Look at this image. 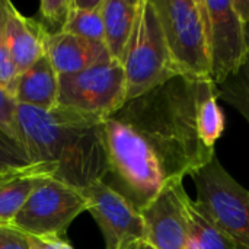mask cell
I'll use <instances>...</instances> for the list:
<instances>
[{"label":"cell","mask_w":249,"mask_h":249,"mask_svg":"<svg viewBox=\"0 0 249 249\" xmlns=\"http://www.w3.org/2000/svg\"><path fill=\"white\" fill-rule=\"evenodd\" d=\"M200 82L177 76L104 120L108 185L139 212L166 185L184 181L216 156L198 134Z\"/></svg>","instance_id":"1"},{"label":"cell","mask_w":249,"mask_h":249,"mask_svg":"<svg viewBox=\"0 0 249 249\" xmlns=\"http://www.w3.org/2000/svg\"><path fill=\"white\" fill-rule=\"evenodd\" d=\"M13 98L16 104L44 111L57 108L58 74L47 54L36 60L22 74H19Z\"/></svg>","instance_id":"14"},{"label":"cell","mask_w":249,"mask_h":249,"mask_svg":"<svg viewBox=\"0 0 249 249\" xmlns=\"http://www.w3.org/2000/svg\"><path fill=\"white\" fill-rule=\"evenodd\" d=\"M16 108H18L16 101L3 88H0V130L4 131L7 136H10L18 143H20L18 123H16Z\"/></svg>","instance_id":"23"},{"label":"cell","mask_w":249,"mask_h":249,"mask_svg":"<svg viewBox=\"0 0 249 249\" xmlns=\"http://www.w3.org/2000/svg\"><path fill=\"white\" fill-rule=\"evenodd\" d=\"M29 249H74L67 241L57 235L34 236L28 235Z\"/></svg>","instance_id":"25"},{"label":"cell","mask_w":249,"mask_h":249,"mask_svg":"<svg viewBox=\"0 0 249 249\" xmlns=\"http://www.w3.org/2000/svg\"><path fill=\"white\" fill-rule=\"evenodd\" d=\"M70 7L71 0H42L39 3V22L50 35L63 31Z\"/></svg>","instance_id":"21"},{"label":"cell","mask_w":249,"mask_h":249,"mask_svg":"<svg viewBox=\"0 0 249 249\" xmlns=\"http://www.w3.org/2000/svg\"><path fill=\"white\" fill-rule=\"evenodd\" d=\"M232 1H233V7L238 12V15L249 26V0H232Z\"/></svg>","instance_id":"26"},{"label":"cell","mask_w":249,"mask_h":249,"mask_svg":"<svg viewBox=\"0 0 249 249\" xmlns=\"http://www.w3.org/2000/svg\"><path fill=\"white\" fill-rule=\"evenodd\" d=\"M188 219V249H239L236 244L210 219V216L190 200Z\"/></svg>","instance_id":"17"},{"label":"cell","mask_w":249,"mask_h":249,"mask_svg":"<svg viewBox=\"0 0 249 249\" xmlns=\"http://www.w3.org/2000/svg\"><path fill=\"white\" fill-rule=\"evenodd\" d=\"M88 209L89 201L82 190L48 178L31 193L12 226L26 235L61 236Z\"/></svg>","instance_id":"7"},{"label":"cell","mask_w":249,"mask_h":249,"mask_svg":"<svg viewBox=\"0 0 249 249\" xmlns=\"http://www.w3.org/2000/svg\"><path fill=\"white\" fill-rule=\"evenodd\" d=\"M89 201L88 212L98 223L105 249H124L133 242L144 241L142 213L105 181L82 190Z\"/></svg>","instance_id":"9"},{"label":"cell","mask_w":249,"mask_h":249,"mask_svg":"<svg viewBox=\"0 0 249 249\" xmlns=\"http://www.w3.org/2000/svg\"><path fill=\"white\" fill-rule=\"evenodd\" d=\"M203 4L207 18L210 80L219 86L248 60V25L235 10L232 0H203Z\"/></svg>","instance_id":"8"},{"label":"cell","mask_w":249,"mask_h":249,"mask_svg":"<svg viewBox=\"0 0 249 249\" xmlns=\"http://www.w3.org/2000/svg\"><path fill=\"white\" fill-rule=\"evenodd\" d=\"M139 0H102L104 42L112 60L121 63L133 32Z\"/></svg>","instance_id":"15"},{"label":"cell","mask_w":249,"mask_h":249,"mask_svg":"<svg viewBox=\"0 0 249 249\" xmlns=\"http://www.w3.org/2000/svg\"><path fill=\"white\" fill-rule=\"evenodd\" d=\"M121 66L125 74L127 102L178 76L153 0H139L133 32Z\"/></svg>","instance_id":"3"},{"label":"cell","mask_w":249,"mask_h":249,"mask_svg":"<svg viewBox=\"0 0 249 249\" xmlns=\"http://www.w3.org/2000/svg\"><path fill=\"white\" fill-rule=\"evenodd\" d=\"M124 249H156L153 248L149 242H146V241H137V242H133V244H130L128 247H125Z\"/></svg>","instance_id":"27"},{"label":"cell","mask_w":249,"mask_h":249,"mask_svg":"<svg viewBox=\"0 0 249 249\" xmlns=\"http://www.w3.org/2000/svg\"><path fill=\"white\" fill-rule=\"evenodd\" d=\"M45 54L58 76L79 73L111 60L105 44L66 32L48 35Z\"/></svg>","instance_id":"12"},{"label":"cell","mask_w":249,"mask_h":249,"mask_svg":"<svg viewBox=\"0 0 249 249\" xmlns=\"http://www.w3.org/2000/svg\"><path fill=\"white\" fill-rule=\"evenodd\" d=\"M197 124L203 143L214 149L216 142L225 131V115L219 105L217 86L210 80H201L197 101Z\"/></svg>","instance_id":"16"},{"label":"cell","mask_w":249,"mask_h":249,"mask_svg":"<svg viewBox=\"0 0 249 249\" xmlns=\"http://www.w3.org/2000/svg\"><path fill=\"white\" fill-rule=\"evenodd\" d=\"M190 196L184 181L166 185L144 209V241L156 249H188L187 209Z\"/></svg>","instance_id":"10"},{"label":"cell","mask_w":249,"mask_h":249,"mask_svg":"<svg viewBox=\"0 0 249 249\" xmlns=\"http://www.w3.org/2000/svg\"><path fill=\"white\" fill-rule=\"evenodd\" d=\"M125 104V74L117 60L111 58L79 73L58 76L60 108L104 121Z\"/></svg>","instance_id":"6"},{"label":"cell","mask_w":249,"mask_h":249,"mask_svg":"<svg viewBox=\"0 0 249 249\" xmlns=\"http://www.w3.org/2000/svg\"><path fill=\"white\" fill-rule=\"evenodd\" d=\"M0 249H29L28 235L13 226H0Z\"/></svg>","instance_id":"24"},{"label":"cell","mask_w":249,"mask_h":249,"mask_svg":"<svg viewBox=\"0 0 249 249\" xmlns=\"http://www.w3.org/2000/svg\"><path fill=\"white\" fill-rule=\"evenodd\" d=\"M4 31L10 57L19 74L45 55L48 32L39 20L23 16L15 4L4 0Z\"/></svg>","instance_id":"11"},{"label":"cell","mask_w":249,"mask_h":249,"mask_svg":"<svg viewBox=\"0 0 249 249\" xmlns=\"http://www.w3.org/2000/svg\"><path fill=\"white\" fill-rule=\"evenodd\" d=\"M217 93L219 98H222L231 107L239 111L249 124V55L247 63L239 69L236 74L231 76L226 82L217 86Z\"/></svg>","instance_id":"19"},{"label":"cell","mask_w":249,"mask_h":249,"mask_svg":"<svg viewBox=\"0 0 249 249\" xmlns=\"http://www.w3.org/2000/svg\"><path fill=\"white\" fill-rule=\"evenodd\" d=\"M61 32L105 44L102 0H71V7Z\"/></svg>","instance_id":"18"},{"label":"cell","mask_w":249,"mask_h":249,"mask_svg":"<svg viewBox=\"0 0 249 249\" xmlns=\"http://www.w3.org/2000/svg\"><path fill=\"white\" fill-rule=\"evenodd\" d=\"M18 77L19 73L10 57L4 31V0H0V88H3L12 98L15 95Z\"/></svg>","instance_id":"20"},{"label":"cell","mask_w":249,"mask_h":249,"mask_svg":"<svg viewBox=\"0 0 249 249\" xmlns=\"http://www.w3.org/2000/svg\"><path fill=\"white\" fill-rule=\"evenodd\" d=\"M197 204L236 244L249 249V190L244 188L214 156L191 175Z\"/></svg>","instance_id":"5"},{"label":"cell","mask_w":249,"mask_h":249,"mask_svg":"<svg viewBox=\"0 0 249 249\" xmlns=\"http://www.w3.org/2000/svg\"><path fill=\"white\" fill-rule=\"evenodd\" d=\"M54 171L39 162L0 175V226H12L31 193Z\"/></svg>","instance_id":"13"},{"label":"cell","mask_w":249,"mask_h":249,"mask_svg":"<svg viewBox=\"0 0 249 249\" xmlns=\"http://www.w3.org/2000/svg\"><path fill=\"white\" fill-rule=\"evenodd\" d=\"M178 76L210 79L207 18L203 0H153Z\"/></svg>","instance_id":"4"},{"label":"cell","mask_w":249,"mask_h":249,"mask_svg":"<svg viewBox=\"0 0 249 249\" xmlns=\"http://www.w3.org/2000/svg\"><path fill=\"white\" fill-rule=\"evenodd\" d=\"M31 163L23 146L0 130V175Z\"/></svg>","instance_id":"22"},{"label":"cell","mask_w":249,"mask_h":249,"mask_svg":"<svg viewBox=\"0 0 249 249\" xmlns=\"http://www.w3.org/2000/svg\"><path fill=\"white\" fill-rule=\"evenodd\" d=\"M16 123L28 158L50 166L53 179L85 190L107 178L102 120L60 107L44 111L18 104Z\"/></svg>","instance_id":"2"}]
</instances>
